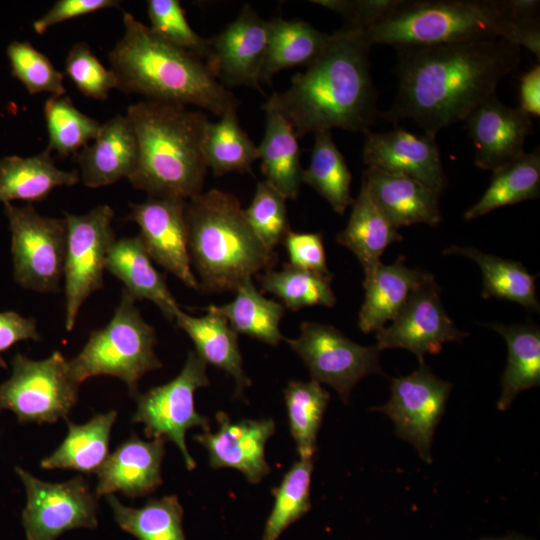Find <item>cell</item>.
Wrapping results in <instances>:
<instances>
[{"label": "cell", "instance_id": "39", "mask_svg": "<svg viewBox=\"0 0 540 540\" xmlns=\"http://www.w3.org/2000/svg\"><path fill=\"white\" fill-rule=\"evenodd\" d=\"M291 435L300 459H313L330 394L319 382L290 381L284 390Z\"/></svg>", "mask_w": 540, "mask_h": 540}, {"label": "cell", "instance_id": "40", "mask_svg": "<svg viewBox=\"0 0 540 540\" xmlns=\"http://www.w3.org/2000/svg\"><path fill=\"white\" fill-rule=\"evenodd\" d=\"M261 287L279 297L284 307L297 311L305 307H333L336 297L331 288L332 276L308 272L290 264L279 270L269 269L259 275Z\"/></svg>", "mask_w": 540, "mask_h": 540}, {"label": "cell", "instance_id": "51", "mask_svg": "<svg viewBox=\"0 0 540 540\" xmlns=\"http://www.w3.org/2000/svg\"><path fill=\"white\" fill-rule=\"evenodd\" d=\"M519 108L529 116L540 115V66L534 65L519 82Z\"/></svg>", "mask_w": 540, "mask_h": 540}, {"label": "cell", "instance_id": "50", "mask_svg": "<svg viewBox=\"0 0 540 540\" xmlns=\"http://www.w3.org/2000/svg\"><path fill=\"white\" fill-rule=\"evenodd\" d=\"M27 340H41L36 320L15 311L0 312V367H6L1 354L14 344Z\"/></svg>", "mask_w": 540, "mask_h": 540}, {"label": "cell", "instance_id": "41", "mask_svg": "<svg viewBox=\"0 0 540 540\" xmlns=\"http://www.w3.org/2000/svg\"><path fill=\"white\" fill-rule=\"evenodd\" d=\"M49 151L59 156L76 155L93 141L101 123L79 111L68 96L51 95L44 105Z\"/></svg>", "mask_w": 540, "mask_h": 540}, {"label": "cell", "instance_id": "5", "mask_svg": "<svg viewBox=\"0 0 540 540\" xmlns=\"http://www.w3.org/2000/svg\"><path fill=\"white\" fill-rule=\"evenodd\" d=\"M186 222L191 265L207 292L233 291L275 265L277 256L255 234L240 201L211 189L187 201Z\"/></svg>", "mask_w": 540, "mask_h": 540}, {"label": "cell", "instance_id": "47", "mask_svg": "<svg viewBox=\"0 0 540 540\" xmlns=\"http://www.w3.org/2000/svg\"><path fill=\"white\" fill-rule=\"evenodd\" d=\"M399 0H313L319 6L329 9L345 19L341 29L361 32L393 9Z\"/></svg>", "mask_w": 540, "mask_h": 540}, {"label": "cell", "instance_id": "31", "mask_svg": "<svg viewBox=\"0 0 540 540\" xmlns=\"http://www.w3.org/2000/svg\"><path fill=\"white\" fill-rule=\"evenodd\" d=\"M487 327L499 333L508 348L502 392L497 403V408L504 411L520 392L540 384V329L533 323H490Z\"/></svg>", "mask_w": 540, "mask_h": 540}, {"label": "cell", "instance_id": "1", "mask_svg": "<svg viewBox=\"0 0 540 540\" xmlns=\"http://www.w3.org/2000/svg\"><path fill=\"white\" fill-rule=\"evenodd\" d=\"M396 51L397 96L380 116L411 119L432 135L465 121L521 61V47L498 37Z\"/></svg>", "mask_w": 540, "mask_h": 540}, {"label": "cell", "instance_id": "45", "mask_svg": "<svg viewBox=\"0 0 540 540\" xmlns=\"http://www.w3.org/2000/svg\"><path fill=\"white\" fill-rule=\"evenodd\" d=\"M286 200L266 181H259L250 205L244 210L255 234L271 250L282 243L290 230Z\"/></svg>", "mask_w": 540, "mask_h": 540}, {"label": "cell", "instance_id": "19", "mask_svg": "<svg viewBox=\"0 0 540 540\" xmlns=\"http://www.w3.org/2000/svg\"><path fill=\"white\" fill-rule=\"evenodd\" d=\"M465 121L478 168L493 172L525 153L524 143L532 132V118L519 107L504 105L496 94Z\"/></svg>", "mask_w": 540, "mask_h": 540}, {"label": "cell", "instance_id": "32", "mask_svg": "<svg viewBox=\"0 0 540 540\" xmlns=\"http://www.w3.org/2000/svg\"><path fill=\"white\" fill-rule=\"evenodd\" d=\"M444 254H458L473 260L482 273V297L515 302L529 312H539L535 275L521 262L484 253L472 247L452 245Z\"/></svg>", "mask_w": 540, "mask_h": 540}, {"label": "cell", "instance_id": "43", "mask_svg": "<svg viewBox=\"0 0 540 540\" xmlns=\"http://www.w3.org/2000/svg\"><path fill=\"white\" fill-rule=\"evenodd\" d=\"M6 54L13 77L23 84L29 94H66L63 73L29 41H12L7 46Z\"/></svg>", "mask_w": 540, "mask_h": 540}, {"label": "cell", "instance_id": "30", "mask_svg": "<svg viewBox=\"0 0 540 540\" xmlns=\"http://www.w3.org/2000/svg\"><path fill=\"white\" fill-rule=\"evenodd\" d=\"M262 109L266 112L265 131L257 148L264 181L286 199H295L303 171L298 137L279 111L265 104Z\"/></svg>", "mask_w": 540, "mask_h": 540}, {"label": "cell", "instance_id": "29", "mask_svg": "<svg viewBox=\"0 0 540 540\" xmlns=\"http://www.w3.org/2000/svg\"><path fill=\"white\" fill-rule=\"evenodd\" d=\"M267 47L260 83H269L281 70L311 65L331 41L310 23L301 19L276 17L267 21Z\"/></svg>", "mask_w": 540, "mask_h": 540}, {"label": "cell", "instance_id": "52", "mask_svg": "<svg viewBox=\"0 0 540 540\" xmlns=\"http://www.w3.org/2000/svg\"><path fill=\"white\" fill-rule=\"evenodd\" d=\"M481 540H532L529 537L520 535V534H508L501 537H489V538H483Z\"/></svg>", "mask_w": 540, "mask_h": 540}, {"label": "cell", "instance_id": "42", "mask_svg": "<svg viewBox=\"0 0 540 540\" xmlns=\"http://www.w3.org/2000/svg\"><path fill=\"white\" fill-rule=\"evenodd\" d=\"M313 459H299L275 492V502L265 523L262 540H278L280 535L311 508L310 489Z\"/></svg>", "mask_w": 540, "mask_h": 540}, {"label": "cell", "instance_id": "15", "mask_svg": "<svg viewBox=\"0 0 540 540\" xmlns=\"http://www.w3.org/2000/svg\"><path fill=\"white\" fill-rule=\"evenodd\" d=\"M440 292L434 277L420 285L392 323L376 332L377 349L403 348L423 364L425 355L439 353L443 343L461 342L468 333L450 319Z\"/></svg>", "mask_w": 540, "mask_h": 540}, {"label": "cell", "instance_id": "17", "mask_svg": "<svg viewBox=\"0 0 540 540\" xmlns=\"http://www.w3.org/2000/svg\"><path fill=\"white\" fill-rule=\"evenodd\" d=\"M187 201L149 197L130 205L129 219L139 228V238L153 261L187 287L200 289L188 250Z\"/></svg>", "mask_w": 540, "mask_h": 540}, {"label": "cell", "instance_id": "20", "mask_svg": "<svg viewBox=\"0 0 540 540\" xmlns=\"http://www.w3.org/2000/svg\"><path fill=\"white\" fill-rule=\"evenodd\" d=\"M218 429L194 436L208 452L212 468L230 467L242 472L251 483L260 482L269 472L265 444L275 432L272 419L232 421L224 412L216 414Z\"/></svg>", "mask_w": 540, "mask_h": 540}, {"label": "cell", "instance_id": "44", "mask_svg": "<svg viewBox=\"0 0 540 540\" xmlns=\"http://www.w3.org/2000/svg\"><path fill=\"white\" fill-rule=\"evenodd\" d=\"M147 14L149 28L161 39L204 60L208 51V39L197 34L185 16L178 0H149Z\"/></svg>", "mask_w": 540, "mask_h": 540}, {"label": "cell", "instance_id": "11", "mask_svg": "<svg viewBox=\"0 0 540 540\" xmlns=\"http://www.w3.org/2000/svg\"><path fill=\"white\" fill-rule=\"evenodd\" d=\"M209 383L206 362L190 351L174 379L137 396V410L132 421L144 425L148 438H163L175 443L188 470H193L196 463L186 446V431L193 427L210 430L209 419L199 414L194 405L195 391Z\"/></svg>", "mask_w": 540, "mask_h": 540}, {"label": "cell", "instance_id": "7", "mask_svg": "<svg viewBox=\"0 0 540 540\" xmlns=\"http://www.w3.org/2000/svg\"><path fill=\"white\" fill-rule=\"evenodd\" d=\"M154 328L142 317L135 300L123 291L110 321L91 332L79 354L68 360L74 381L81 385L95 376L122 380L132 396H137L139 380L162 363L154 352Z\"/></svg>", "mask_w": 540, "mask_h": 540}, {"label": "cell", "instance_id": "26", "mask_svg": "<svg viewBox=\"0 0 540 540\" xmlns=\"http://www.w3.org/2000/svg\"><path fill=\"white\" fill-rule=\"evenodd\" d=\"M80 181L78 170L56 167L51 151L21 157L9 155L0 158V203L15 200L43 201L57 187L74 186Z\"/></svg>", "mask_w": 540, "mask_h": 540}, {"label": "cell", "instance_id": "21", "mask_svg": "<svg viewBox=\"0 0 540 540\" xmlns=\"http://www.w3.org/2000/svg\"><path fill=\"white\" fill-rule=\"evenodd\" d=\"M165 441L163 438L144 441L133 434L120 444L96 472L95 497L114 492L139 497L155 491L162 483Z\"/></svg>", "mask_w": 540, "mask_h": 540}, {"label": "cell", "instance_id": "3", "mask_svg": "<svg viewBox=\"0 0 540 540\" xmlns=\"http://www.w3.org/2000/svg\"><path fill=\"white\" fill-rule=\"evenodd\" d=\"M124 33L109 52L117 89L144 100L194 106L221 117L238 109V99L205 63L154 34L132 14L123 15Z\"/></svg>", "mask_w": 540, "mask_h": 540}, {"label": "cell", "instance_id": "35", "mask_svg": "<svg viewBox=\"0 0 540 540\" xmlns=\"http://www.w3.org/2000/svg\"><path fill=\"white\" fill-rule=\"evenodd\" d=\"M539 195L540 151L535 148L493 171L486 191L479 201L464 213V219L474 220L495 209L537 199Z\"/></svg>", "mask_w": 540, "mask_h": 540}, {"label": "cell", "instance_id": "49", "mask_svg": "<svg viewBox=\"0 0 540 540\" xmlns=\"http://www.w3.org/2000/svg\"><path fill=\"white\" fill-rule=\"evenodd\" d=\"M120 3L118 0H58L33 22L32 27L41 35L56 24L102 9L118 7Z\"/></svg>", "mask_w": 540, "mask_h": 540}, {"label": "cell", "instance_id": "2", "mask_svg": "<svg viewBox=\"0 0 540 540\" xmlns=\"http://www.w3.org/2000/svg\"><path fill=\"white\" fill-rule=\"evenodd\" d=\"M370 48L354 32L340 28L318 59L265 105L279 111L298 138L332 128L369 132L380 116Z\"/></svg>", "mask_w": 540, "mask_h": 540}, {"label": "cell", "instance_id": "25", "mask_svg": "<svg viewBox=\"0 0 540 540\" xmlns=\"http://www.w3.org/2000/svg\"><path fill=\"white\" fill-rule=\"evenodd\" d=\"M152 261L138 235L116 238L107 255L106 270L124 284V291L135 301H151L174 321L180 307Z\"/></svg>", "mask_w": 540, "mask_h": 540}, {"label": "cell", "instance_id": "27", "mask_svg": "<svg viewBox=\"0 0 540 540\" xmlns=\"http://www.w3.org/2000/svg\"><path fill=\"white\" fill-rule=\"evenodd\" d=\"M351 206L348 223L336 240L356 256L367 276L381 263L385 249L401 241L402 235L373 200L364 182Z\"/></svg>", "mask_w": 540, "mask_h": 540}, {"label": "cell", "instance_id": "46", "mask_svg": "<svg viewBox=\"0 0 540 540\" xmlns=\"http://www.w3.org/2000/svg\"><path fill=\"white\" fill-rule=\"evenodd\" d=\"M65 73L83 95L97 100H106L118 86L113 71L100 62L85 42L70 48Z\"/></svg>", "mask_w": 540, "mask_h": 540}, {"label": "cell", "instance_id": "34", "mask_svg": "<svg viewBox=\"0 0 540 540\" xmlns=\"http://www.w3.org/2000/svg\"><path fill=\"white\" fill-rule=\"evenodd\" d=\"M235 293L231 302L221 306L210 305L207 309L224 317L237 334L277 346L284 339L280 331L284 305L264 297L254 286L252 278L240 284Z\"/></svg>", "mask_w": 540, "mask_h": 540}, {"label": "cell", "instance_id": "37", "mask_svg": "<svg viewBox=\"0 0 540 540\" xmlns=\"http://www.w3.org/2000/svg\"><path fill=\"white\" fill-rule=\"evenodd\" d=\"M106 500L119 527L138 540H186L177 496L150 499L140 508L124 506L113 494Z\"/></svg>", "mask_w": 540, "mask_h": 540}, {"label": "cell", "instance_id": "9", "mask_svg": "<svg viewBox=\"0 0 540 540\" xmlns=\"http://www.w3.org/2000/svg\"><path fill=\"white\" fill-rule=\"evenodd\" d=\"M11 233L13 278L22 288L58 293L64 276L66 226L41 215L31 204H4Z\"/></svg>", "mask_w": 540, "mask_h": 540}, {"label": "cell", "instance_id": "10", "mask_svg": "<svg viewBox=\"0 0 540 540\" xmlns=\"http://www.w3.org/2000/svg\"><path fill=\"white\" fill-rule=\"evenodd\" d=\"M113 209L97 205L75 215L64 212L66 254L64 264L65 329L71 331L88 297L103 288L109 249L116 240Z\"/></svg>", "mask_w": 540, "mask_h": 540}, {"label": "cell", "instance_id": "33", "mask_svg": "<svg viewBox=\"0 0 540 540\" xmlns=\"http://www.w3.org/2000/svg\"><path fill=\"white\" fill-rule=\"evenodd\" d=\"M116 411L97 414L82 425L68 422L61 445L41 461L43 469L65 468L85 474L96 473L109 456L110 433Z\"/></svg>", "mask_w": 540, "mask_h": 540}, {"label": "cell", "instance_id": "6", "mask_svg": "<svg viewBox=\"0 0 540 540\" xmlns=\"http://www.w3.org/2000/svg\"><path fill=\"white\" fill-rule=\"evenodd\" d=\"M354 33L369 47L396 50L498 37L540 57V36L507 22L494 0H399L375 24Z\"/></svg>", "mask_w": 540, "mask_h": 540}, {"label": "cell", "instance_id": "13", "mask_svg": "<svg viewBox=\"0 0 540 540\" xmlns=\"http://www.w3.org/2000/svg\"><path fill=\"white\" fill-rule=\"evenodd\" d=\"M16 473L27 496L22 512L27 540H56L68 530L97 527L96 497L81 476L49 483L21 467H16Z\"/></svg>", "mask_w": 540, "mask_h": 540}, {"label": "cell", "instance_id": "4", "mask_svg": "<svg viewBox=\"0 0 540 540\" xmlns=\"http://www.w3.org/2000/svg\"><path fill=\"white\" fill-rule=\"evenodd\" d=\"M188 107L142 100L127 108L138 145L137 165L128 180L149 197L187 201L202 193L208 171L203 139L209 118Z\"/></svg>", "mask_w": 540, "mask_h": 540}, {"label": "cell", "instance_id": "36", "mask_svg": "<svg viewBox=\"0 0 540 540\" xmlns=\"http://www.w3.org/2000/svg\"><path fill=\"white\" fill-rule=\"evenodd\" d=\"M352 175L331 131L315 133L309 165L302 171V183L311 186L338 214H344L354 199Z\"/></svg>", "mask_w": 540, "mask_h": 540}, {"label": "cell", "instance_id": "14", "mask_svg": "<svg viewBox=\"0 0 540 540\" xmlns=\"http://www.w3.org/2000/svg\"><path fill=\"white\" fill-rule=\"evenodd\" d=\"M452 385L438 378L425 364L407 376L391 378L389 401L374 411L386 414L397 435L408 441L420 457L431 463L435 428L445 409Z\"/></svg>", "mask_w": 540, "mask_h": 540}, {"label": "cell", "instance_id": "24", "mask_svg": "<svg viewBox=\"0 0 540 540\" xmlns=\"http://www.w3.org/2000/svg\"><path fill=\"white\" fill-rule=\"evenodd\" d=\"M431 277L427 271L407 266L402 256L392 264L379 263L363 281L365 298L358 315L359 329L369 334L383 328Z\"/></svg>", "mask_w": 540, "mask_h": 540}, {"label": "cell", "instance_id": "18", "mask_svg": "<svg viewBox=\"0 0 540 540\" xmlns=\"http://www.w3.org/2000/svg\"><path fill=\"white\" fill-rule=\"evenodd\" d=\"M365 134L362 157L368 167L409 176L442 194L447 178L436 135L415 134L400 127Z\"/></svg>", "mask_w": 540, "mask_h": 540}, {"label": "cell", "instance_id": "28", "mask_svg": "<svg viewBox=\"0 0 540 540\" xmlns=\"http://www.w3.org/2000/svg\"><path fill=\"white\" fill-rule=\"evenodd\" d=\"M174 322L190 337L196 348L195 353L206 364H211L234 378L236 396H240L244 389L251 385L243 370L237 333L224 317L209 309L202 317L191 316L179 309Z\"/></svg>", "mask_w": 540, "mask_h": 540}, {"label": "cell", "instance_id": "48", "mask_svg": "<svg viewBox=\"0 0 540 540\" xmlns=\"http://www.w3.org/2000/svg\"><path fill=\"white\" fill-rule=\"evenodd\" d=\"M282 243L291 266L331 277L327 266L326 252L320 233L295 232L289 230Z\"/></svg>", "mask_w": 540, "mask_h": 540}, {"label": "cell", "instance_id": "12", "mask_svg": "<svg viewBox=\"0 0 540 540\" xmlns=\"http://www.w3.org/2000/svg\"><path fill=\"white\" fill-rule=\"evenodd\" d=\"M284 340L305 363L312 380L334 388L344 402L362 378L382 373L376 346L359 345L331 325L306 321L296 338Z\"/></svg>", "mask_w": 540, "mask_h": 540}, {"label": "cell", "instance_id": "38", "mask_svg": "<svg viewBox=\"0 0 540 540\" xmlns=\"http://www.w3.org/2000/svg\"><path fill=\"white\" fill-rule=\"evenodd\" d=\"M203 154L208 169L217 176L230 172H250L258 159V148L242 129L237 109L207 124Z\"/></svg>", "mask_w": 540, "mask_h": 540}, {"label": "cell", "instance_id": "22", "mask_svg": "<svg viewBox=\"0 0 540 540\" xmlns=\"http://www.w3.org/2000/svg\"><path fill=\"white\" fill-rule=\"evenodd\" d=\"M362 182L398 229L420 223L437 226L442 221L439 207L441 193L414 178L367 167Z\"/></svg>", "mask_w": 540, "mask_h": 540}, {"label": "cell", "instance_id": "8", "mask_svg": "<svg viewBox=\"0 0 540 540\" xmlns=\"http://www.w3.org/2000/svg\"><path fill=\"white\" fill-rule=\"evenodd\" d=\"M12 374L0 384V413L12 411L20 423H55L75 406L79 384L60 351L43 360L16 353Z\"/></svg>", "mask_w": 540, "mask_h": 540}, {"label": "cell", "instance_id": "23", "mask_svg": "<svg viewBox=\"0 0 540 540\" xmlns=\"http://www.w3.org/2000/svg\"><path fill=\"white\" fill-rule=\"evenodd\" d=\"M75 158L80 180L89 188L128 179L137 165L138 145L126 115H116L103 123L92 144L82 148Z\"/></svg>", "mask_w": 540, "mask_h": 540}, {"label": "cell", "instance_id": "16", "mask_svg": "<svg viewBox=\"0 0 540 540\" xmlns=\"http://www.w3.org/2000/svg\"><path fill=\"white\" fill-rule=\"evenodd\" d=\"M267 34V21L245 4L233 22L208 39V51L203 62L226 88L247 86L262 91L260 73Z\"/></svg>", "mask_w": 540, "mask_h": 540}]
</instances>
